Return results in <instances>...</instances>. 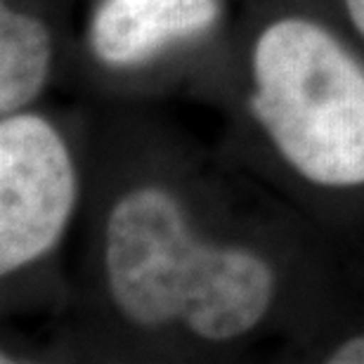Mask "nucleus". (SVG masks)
I'll list each match as a JSON object with an SVG mask.
<instances>
[{
	"mask_svg": "<svg viewBox=\"0 0 364 364\" xmlns=\"http://www.w3.org/2000/svg\"><path fill=\"white\" fill-rule=\"evenodd\" d=\"M235 12L237 0H90L67 74L107 102L187 90Z\"/></svg>",
	"mask_w": 364,
	"mask_h": 364,
	"instance_id": "nucleus-4",
	"label": "nucleus"
},
{
	"mask_svg": "<svg viewBox=\"0 0 364 364\" xmlns=\"http://www.w3.org/2000/svg\"><path fill=\"white\" fill-rule=\"evenodd\" d=\"M90 112L31 107L0 116V312L60 315L88 192Z\"/></svg>",
	"mask_w": 364,
	"mask_h": 364,
	"instance_id": "nucleus-3",
	"label": "nucleus"
},
{
	"mask_svg": "<svg viewBox=\"0 0 364 364\" xmlns=\"http://www.w3.org/2000/svg\"><path fill=\"white\" fill-rule=\"evenodd\" d=\"M187 90L225 156L364 260V48L324 0H237Z\"/></svg>",
	"mask_w": 364,
	"mask_h": 364,
	"instance_id": "nucleus-2",
	"label": "nucleus"
},
{
	"mask_svg": "<svg viewBox=\"0 0 364 364\" xmlns=\"http://www.w3.org/2000/svg\"><path fill=\"white\" fill-rule=\"evenodd\" d=\"M364 296V260L223 154L137 107L90 112L88 192L50 355L298 362Z\"/></svg>",
	"mask_w": 364,
	"mask_h": 364,
	"instance_id": "nucleus-1",
	"label": "nucleus"
},
{
	"mask_svg": "<svg viewBox=\"0 0 364 364\" xmlns=\"http://www.w3.org/2000/svg\"><path fill=\"white\" fill-rule=\"evenodd\" d=\"M348 33L364 48V0H324Z\"/></svg>",
	"mask_w": 364,
	"mask_h": 364,
	"instance_id": "nucleus-6",
	"label": "nucleus"
},
{
	"mask_svg": "<svg viewBox=\"0 0 364 364\" xmlns=\"http://www.w3.org/2000/svg\"><path fill=\"white\" fill-rule=\"evenodd\" d=\"M67 0H0V116L43 105L67 76Z\"/></svg>",
	"mask_w": 364,
	"mask_h": 364,
	"instance_id": "nucleus-5",
	"label": "nucleus"
}]
</instances>
